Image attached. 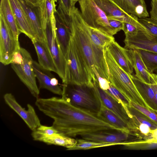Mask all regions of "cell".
Returning a JSON list of instances; mask_svg holds the SVG:
<instances>
[{
	"label": "cell",
	"mask_w": 157,
	"mask_h": 157,
	"mask_svg": "<svg viewBox=\"0 0 157 157\" xmlns=\"http://www.w3.org/2000/svg\"><path fill=\"white\" fill-rule=\"evenodd\" d=\"M93 71L100 87L102 89L106 91L109 87L110 82L106 78L100 76L95 68L93 69Z\"/></svg>",
	"instance_id": "d590c367"
},
{
	"label": "cell",
	"mask_w": 157,
	"mask_h": 157,
	"mask_svg": "<svg viewBox=\"0 0 157 157\" xmlns=\"http://www.w3.org/2000/svg\"><path fill=\"white\" fill-rule=\"evenodd\" d=\"M65 57L66 69L63 84L93 86L92 75L71 35Z\"/></svg>",
	"instance_id": "277c9868"
},
{
	"label": "cell",
	"mask_w": 157,
	"mask_h": 157,
	"mask_svg": "<svg viewBox=\"0 0 157 157\" xmlns=\"http://www.w3.org/2000/svg\"><path fill=\"white\" fill-rule=\"evenodd\" d=\"M132 79L136 88L153 111L157 113V100L151 84L142 81L135 75H131Z\"/></svg>",
	"instance_id": "603a6c76"
},
{
	"label": "cell",
	"mask_w": 157,
	"mask_h": 157,
	"mask_svg": "<svg viewBox=\"0 0 157 157\" xmlns=\"http://www.w3.org/2000/svg\"><path fill=\"white\" fill-rule=\"evenodd\" d=\"M150 135L149 139L157 138V128L155 129L151 130Z\"/></svg>",
	"instance_id": "ee69618b"
},
{
	"label": "cell",
	"mask_w": 157,
	"mask_h": 157,
	"mask_svg": "<svg viewBox=\"0 0 157 157\" xmlns=\"http://www.w3.org/2000/svg\"><path fill=\"white\" fill-rule=\"evenodd\" d=\"M31 40L35 49L39 64L45 69L57 73L54 61L46 41L36 38Z\"/></svg>",
	"instance_id": "d6986e66"
},
{
	"label": "cell",
	"mask_w": 157,
	"mask_h": 157,
	"mask_svg": "<svg viewBox=\"0 0 157 157\" xmlns=\"http://www.w3.org/2000/svg\"><path fill=\"white\" fill-rule=\"evenodd\" d=\"M130 134L131 133L113 130L89 133L80 137L83 139L95 142L121 143L127 142Z\"/></svg>",
	"instance_id": "2e32d148"
},
{
	"label": "cell",
	"mask_w": 157,
	"mask_h": 157,
	"mask_svg": "<svg viewBox=\"0 0 157 157\" xmlns=\"http://www.w3.org/2000/svg\"><path fill=\"white\" fill-rule=\"evenodd\" d=\"M139 22L146 29V32L157 39V21L151 17L138 18Z\"/></svg>",
	"instance_id": "d6a6232c"
},
{
	"label": "cell",
	"mask_w": 157,
	"mask_h": 157,
	"mask_svg": "<svg viewBox=\"0 0 157 157\" xmlns=\"http://www.w3.org/2000/svg\"><path fill=\"white\" fill-rule=\"evenodd\" d=\"M110 26L117 32L123 30V22L115 19L108 20Z\"/></svg>",
	"instance_id": "f35d334b"
},
{
	"label": "cell",
	"mask_w": 157,
	"mask_h": 157,
	"mask_svg": "<svg viewBox=\"0 0 157 157\" xmlns=\"http://www.w3.org/2000/svg\"><path fill=\"white\" fill-rule=\"evenodd\" d=\"M127 107L132 120L147 125L151 130L157 128V124L145 115L131 106Z\"/></svg>",
	"instance_id": "4dcf8cb0"
},
{
	"label": "cell",
	"mask_w": 157,
	"mask_h": 157,
	"mask_svg": "<svg viewBox=\"0 0 157 157\" xmlns=\"http://www.w3.org/2000/svg\"><path fill=\"white\" fill-rule=\"evenodd\" d=\"M62 97L73 105L97 116L101 100L93 86L63 84Z\"/></svg>",
	"instance_id": "5b68a950"
},
{
	"label": "cell",
	"mask_w": 157,
	"mask_h": 157,
	"mask_svg": "<svg viewBox=\"0 0 157 157\" xmlns=\"http://www.w3.org/2000/svg\"><path fill=\"white\" fill-rule=\"evenodd\" d=\"M29 6L32 7H37L42 0H24Z\"/></svg>",
	"instance_id": "7bdbcfd3"
},
{
	"label": "cell",
	"mask_w": 157,
	"mask_h": 157,
	"mask_svg": "<svg viewBox=\"0 0 157 157\" xmlns=\"http://www.w3.org/2000/svg\"><path fill=\"white\" fill-rule=\"evenodd\" d=\"M123 30L125 34H134L140 31H146L145 28L139 27L132 24L126 22H123Z\"/></svg>",
	"instance_id": "8d00e7d4"
},
{
	"label": "cell",
	"mask_w": 157,
	"mask_h": 157,
	"mask_svg": "<svg viewBox=\"0 0 157 157\" xmlns=\"http://www.w3.org/2000/svg\"><path fill=\"white\" fill-rule=\"evenodd\" d=\"M9 1L20 31L31 40L36 38L26 13L19 0Z\"/></svg>",
	"instance_id": "e0dca14e"
},
{
	"label": "cell",
	"mask_w": 157,
	"mask_h": 157,
	"mask_svg": "<svg viewBox=\"0 0 157 157\" xmlns=\"http://www.w3.org/2000/svg\"><path fill=\"white\" fill-rule=\"evenodd\" d=\"M55 15L47 25L45 32L46 42L54 61L57 74L63 82L65 79L66 63L65 57L57 41L56 35Z\"/></svg>",
	"instance_id": "ba28073f"
},
{
	"label": "cell",
	"mask_w": 157,
	"mask_h": 157,
	"mask_svg": "<svg viewBox=\"0 0 157 157\" xmlns=\"http://www.w3.org/2000/svg\"><path fill=\"white\" fill-rule=\"evenodd\" d=\"M137 129L139 130L140 132L145 137H148L150 135L151 129L147 125L142 123H139L136 121L135 123Z\"/></svg>",
	"instance_id": "74e56055"
},
{
	"label": "cell",
	"mask_w": 157,
	"mask_h": 157,
	"mask_svg": "<svg viewBox=\"0 0 157 157\" xmlns=\"http://www.w3.org/2000/svg\"><path fill=\"white\" fill-rule=\"evenodd\" d=\"M56 2H57L58 0H54Z\"/></svg>",
	"instance_id": "7dc6e473"
},
{
	"label": "cell",
	"mask_w": 157,
	"mask_h": 157,
	"mask_svg": "<svg viewBox=\"0 0 157 157\" xmlns=\"http://www.w3.org/2000/svg\"><path fill=\"white\" fill-rule=\"evenodd\" d=\"M126 13L139 18L149 17L144 0H113Z\"/></svg>",
	"instance_id": "44dd1931"
},
{
	"label": "cell",
	"mask_w": 157,
	"mask_h": 157,
	"mask_svg": "<svg viewBox=\"0 0 157 157\" xmlns=\"http://www.w3.org/2000/svg\"><path fill=\"white\" fill-rule=\"evenodd\" d=\"M104 52L108 69L109 81L130 102L152 111L136 88L131 78L132 74L127 73L118 64L105 46Z\"/></svg>",
	"instance_id": "3957f363"
},
{
	"label": "cell",
	"mask_w": 157,
	"mask_h": 157,
	"mask_svg": "<svg viewBox=\"0 0 157 157\" xmlns=\"http://www.w3.org/2000/svg\"><path fill=\"white\" fill-rule=\"evenodd\" d=\"M23 61L21 64L11 63V67L21 81L25 85L32 95L38 98L40 90L36 81V76L33 67V60L30 53L25 49L20 47Z\"/></svg>",
	"instance_id": "52a82bcc"
},
{
	"label": "cell",
	"mask_w": 157,
	"mask_h": 157,
	"mask_svg": "<svg viewBox=\"0 0 157 157\" xmlns=\"http://www.w3.org/2000/svg\"><path fill=\"white\" fill-rule=\"evenodd\" d=\"M54 0H42L37 7V12L42 26L45 31L47 24L56 11Z\"/></svg>",
	"instance_id": "4316f807"
},
{
	"label": "cell",
	"mask_w": 157,
	"mask_h": 157,
	"mask_svg": "<svg viewBox=\"0 0 157 157\" xmlns=\"http://www.w3.org/2000/svg\"><path fill=\"white\" fill-rule=\"evenodd\" d=\"M19 0L26 13L36 38L46 41L45 31L40 21L37 7H31L28 5L24 0Z\"/></svg>",
	"instance_id": "7402d4cb"
},
{
	"label": "cell",
	"mask_w": 157,
	"mask_h": 157,
	"mask_svg": "<svg viewBox=\"0 0 157 157\" xmlns=\"http://www.w3.org/2000/svg\"><path fill=\"white\" fill-rule=\"evenodd\" d=\"M150 78L151 86L155 93L157 100V75L154 73H151Z\"/></svg>",
	"instance_id": "60d3db41"
},
{
	"label": "cell",
	"mask_w": 157,
	"mask_h": 157,
	"mask_svg": "<svg viewBox=\"0 0 157 157\" xmlns=\"http://www.w3.org/2000/svg\"><path fill=\"white\" fill-rule=\"evenodd\" d=\"M151 18L157 21V0H151Z\"/></svg>",
	"instance_id": "ab89813d"
},
{
	"label": "cell",
	"mask_w": 157,
	"mask_h": 157,
	"mask_svg": "<svg viewBox=\"0 0 157 157\" xmlns=\"http://www.w3.org/2000/svg\"><path fill=\"white\" fill-rule=\"evenodd\" d=\"M147 140L149 142H157V138H151L148 139Z\"/></svg>",
	"instance_id": "f6af8a7d"
},
{
	"label": "cell",
	"mask_w": 157,
	"mask_h": 157,
	"mask_svg": "<svg viewBox=\"0 0 157 157\" xmlns=\"http://www.w3.org/2000/svg\"><path fill=\"white\" fill-rule=\"evenodd\" d=\"M56 35L59 46L64 56L66 54L71 36V19L59 2L55 13Z\"/></svg>",
	"instance_id": "30bf717a"
},
{
	"label": "cell",
	"mask_w": 157,
	"mask_h": 157,
	"mask_svg": "<svg viewBox=\"0 0 157 157\" xmlns=\"http://www.w3.org/2000/svg\"><path fill=\"white\" fill-rule=\"evenodd\" d=\"M59 2L67 13L70 15L71 11L72 6L71 0H59Z\"/></svg>",
	"instance_id": "b9f144b4"
},
{
	"label": "cell",
	"mask_w": 157,
	"mask_h": 157,
	"mask_svg": "<svg viewBox=\"0 0 157 157\" xmlns=\"http://www.w3.org/2000/svg\"><path fill=\"white\" fill-rule=\"evenodd\" d=\"M126 148L133 149H148L157 147V142L145 140L137 141L126 142L124 145Z\"/></svg>",
	"instance_id": "1f68e13d"
},
{
	"label": "cell",
	"mask_w": 157,
	"mask_h": 157,
	"mask_svg": "<svg viewBox=\"0 0 157 157\" xmlns=\"http://www.w3.org/2000/svg\"><path fill=\"white\" fill-rule=\"evenodd\" d=\"M70 16L71 36L92 75L93 81L96 79L93 71L94 68L100 76L109 80L104 48L98 47L91 40L88 26L75 5L72 6Z\"/></svg>",
	"instance_id": "7a4b0ae2"
},
{
	"label": "cell",
	"mask_w": 157,
	"mask_h": 157,
	"mask_svg": "<svg viewBox=\"0 0 157 157\" xmlns=\"http://www.w3.org/2000/svg\"><path fill=\"white\" fill-rule=\"evenodd\" d=\"M33 67L39 83L40 89H47L52 93L61 95L63 90L59 86L58 80L51 72L39 63L33 60Z\"/></svg>",
	"instance_id": "9a60e30c"
},
{
	"label": "cell",
	"mask_w": 157,
	"mask_h": 157,
	"mask_svg": "<svg viewBox=\"0 0 157 157\" xmlns=\"http://www.w3.org/2000/svg\"><path fill=\"white\" fill-rule=\"evenodd\" d=\"M130 106L136 109L144 114L157 124V113L146 107L141 106L132 102H130Z\"/></svg>",
	"instance_id": "e575fe53"
},
{
	"label": "cell",
	"mask_w": 157,
	"mask_h": 157,
	"mask_svg": "<svg viewBox=\"0 0 157 157\" xmlns=\"http://www.w3.org/2000/svg\"><path fill=\"white\" fill-rule=\"evenodd\" d=\"M20 47L18 39L15 38L0 13V62L5 65L10 64L14 53Z\"/></svg>",
	"instance_id": "9c48e42d"
},
{
	"label": "cell",
	"mask_w": 157,
	"mask_h": 157,
	"mask_svg": "<svg viewBox=\"0 0 157 157\" xmlns=\"http://www.w3.org/2000/svg\"><path fill=\"white\" fill-rule=\"evenodd\" d=\"M93 84L102 103L125 122L130 130L133 127V123L132 118H131V114L128 109H125L122 104L106 91L102 89L100 87L97 80L93 81Z\"/></svg>",
	"instance_id": "7c38bea8"
},
{
	"label": "cell",
	"mask_w": 157,
	"mask_h": 157,
	"mask_svg": "<svg viewBox=\"0 0 157 157\" xmlns=\"http://www.w3.org/2000/svg\"><path fill=\"white\" fill-rule=\"evenodd\" d=\"M126 51L135 71V76L144 82L151 84V73L148 71L140 53L137 49L126 48Z\"/></svg>",
	"instance_id": "ac0fdd59"
},
{
	"label": "cell",
	"mask_w": 157,
	"mask_h": 157,
	"mask_svg": "<svg viewBox=\"0 0 157 157\" xmlns=\"http://www.w3.org/2000/svg\"><path fill=\"white\" fill-rule=\"evenodd\" d=\"M156 72H157L156 74L157 75V71H156Z\"/></svg>",
	"instance_id": "c3c4849f"
},
{
	"label": "cell",
	"mask_w": 157,
	"mask_h": 157,
	"mask_svg": "<svg viewBox=\"0 0 157 157\" xmlns=\"http://www.w3.org/2000/svg\"><path fill=\"white\" fill-rule=\"evenodd\" d=\"M72 6L75 5V3L78 1V0H71Z\"/></svg>",
	"instance_id": "bcb514c9"
},
{
	"label": "cell",
	"mask_w": 157,
	"mask_h": 157,
	"mask_svg": "<svg viewBox=\"0 0 157 157\" xmlns=\"http://www.w3.org/2000/svg\"><path fill=\"white\" fill-rule=\"evenodd\" d=\"M0 13L3 15L6 23L15 38L18 39L20 31L9 0H1Z\"/></svg>",
	"instance_id": "484cf974"
},
{
	"label": "cell",
	"mask_w": 157,
	"mask_h": 157,
	"mask_svg": "<svg viewBox=\"0 0 157 157\" xmlns=\"http://www.w3.org/2000/svg\"><path fill=\"white\" fill-rule=\"evenodd\" d=\"M105 46L118 64L127 73L132 75L134 69L127 54L126 48L115 40Z\"/></svg>",
	"instance_id": "ffe728a7"
},
{
	"label": "cell",
	"mask_w": 157,
	"mask_h": 157,
	"mask_svg": "<svg viewBox=\"0 0 157 157\" xmlns=\"http://www.w3.org/2000/svg\"><path fill=\"white\" fill-rule=\"evenodd\" d=\"M88 27L91 39L98 47L104 48L105 45L114 40L113 36L88 26Z\"/></svg>",
	"instance_id": "83f0119b"
},
{
	"label": "cell",
	"mask_w": 157,
	"mask_h": 157,
	"mask_svg": "<svg viewBox=\"0 0 157 157\" xmlns=\"http://www.w3.org/2000/svg\"><path fill=\"white\" fill-rule=\"evenodd\" d=\"M106 91L122 104L125 109L130 106L131 102L110 82L109 88Z\"/></svg>",
	"instance_id": "836d02e7"
},
{
	"label": "cell",
	"mask_w": 157,
	"mask_h": 157,
	"mask_svg": "<svg viewBox=\"0 0 157 157\" xmlns=\"http://www.w3.org/2000/svg\"><path fill=\"white\" fill-rule=\"evenodd\" d=\"M97 116L101 119L114 127L118 130L131 133L127 124L102 103Z\"/></svg>",
	"instance_id": "cb8c5ba5"
},
{
	"label": "cell",
	"mask_w": 157,
	"mask_h": 157,
	"mask_svg": "<svg viewBox=\"0 0 157 157\" xmlns=\"http://www.w3.org/2000/svg\"><path fill=\"white\" fill-rule=\"evenodd\" d=\"M125 142L121 143H104L89 141L81 138L77 140V143L68 150H86L94 148L116 145H124Z\"/></svg>",
	"instance_id": "f1b7e54d"
},
{
	"label": "cell",
	"mask_w": 157,
	"mask_h": 157,
	"mask_svg": "<svg viewBox=\"0 0 157 157\" xmlns=\"http://www.w3.org/2000/svg\"><path fill=\"white\" fill-rule=\"evenodd\" d=\"M35 141L44 142L49 145H54L64 147L68 149L74 146L77 143V140L59 133L51 135L39 136Z\"/></svg>",
	"instance_id": "d4e9b609"
},
{
	"label": "cell",
	"mask_w": 157,
	"mask_h": 157,
	"mask_svg": "<svg viewBox=\"0 0 157 157\" xmlns=\"http://www.w3.org/2000/svg\"><path fill=\"white\" fill-rule=\"evenodd\" d=\"M3 98L6 103L18 114L32 131L41 125L34 109L30 104H27L28 109L26 110L19 104L11 93L6 94Z\"/></svg>",
	"instance_id": "4fadbf2b"
},
{
	"label": "cell",
	"mask_w": 157,
	"mask_h": 157,
	"mask_svg": "<svg viewBox=\"0 0 157 157\" xmlns=\"http://www.w3.org/2000/svg\"><path fill=\"white\" fill-rule=\"evenodd\" d=\"M125 35L124 48L157 53V39L146 31H140L135 34H126Z\"/></svg>",
	"instance_id": "5bb4252c"
},
{
	"label": "cell",
	"mask_w": 157,
	"mask_h": 157,
	"mask_svg": "<svg viewBox=\"0 0 157 157\" xmlns=\"http://www.w3.org/2000/svg\"><path fill=\"white\" fill-rule=\"evenodd\" d=\"M104 13L108 20L115 19L145 28L136 16L128 14L122 10L113 0H93Z\"/></svg>",
	"instance_id": "8fae6325"
},
{
	"label": "cell",
	"mask_w": 157,
	"mask_h": 157,
	"mask_svg": "<svg viewBox=\"0 0 157 157\" xmlns=\"http://www.w3.org/2000/svg\"><path fill=\"white\" fill-rule=\"evenodd\" d=\"M39 110L53 120L52 126L63 135L74 138L104 130H118L97 116L76 107L63 98H37Z\"/></svg>",
	"instance_id": "6da1fadb"
},
{
	"label": "cell",
	"mask_w": 157,
	"mask_h": 157,
	"mask_svg": "<svg viewBox=\"0 0 157 157\" xmlns=\"http://www.w3.org/2000/svg\"><path fill=\"white\" fill-rule=\"evenodd\" d=\"M81 16L89 27L113 36L117 33L110 25L104 13L93 0H78Z\"/></svg>",
	"instance_id": "8992f818"
},
{
	"label": "cell",
	"mask_w": 157,
	"mask_h": 157,
	"mask_svg": "<svg viewBox=\"0 0 157 157\" xmlns=\"http://www.w3.org/2000/svg\"><path fill=\"white\" fill-rule=\"evenodd\" d=\"M148 71L150 73L157 71V53L138 50Z\"/></svg>",
	"instance_id": "f546056e"
}]
</instances>
